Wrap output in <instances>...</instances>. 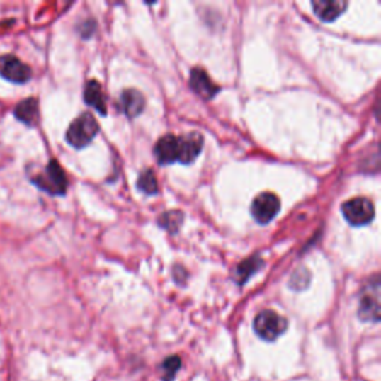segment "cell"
<instances>
[{"label": "cell", "instance_id": "6da1fadb", "mask_svg": "<svg viewBox=\"0 0 381 381\" xmlns=\"http://www.w3.org/2000/svg\"><path fill=\"white\" fill-rule=\"evenodd\" d=\"M98 133V124L90 112L81 113L78 118L73 121L66 133V140L70 146L76 149H82L90 144L93 139Z\"/></svg>", "mask_w": 381, "mask_h": 381}, {"label": "cell", "instance_id": "7a4b0ae2", "mask_svg": "<svg viewBox=\"0 0 381 381\" xmlns=\"http://www.w3.org/2000/svg\"><path fill=\"white\" fill-rule=\"evenodd\" d=\"M32 182L51 195H64L69 186L67 176L55 159H51L42 173L33 176Z\"/></svg>", "mask_w": 381, "mask_h": 381}, {"label": "cell", "instance_id": "3957f363", "mask_svg": "<svg viewBox=\"0 0 381 381\" xmlns=\"http://www.w3.org/2000/svg\"><path fill=\"white\" fill-rule=\"evenodd\" d=\"M254 329L263 341H274L288 329V320L273 310H263L255 317Z\"/></svg>", "mask_w": 381, "mask_h": 381}, {"label": "cell", "instance_id": "277c9868", "mask_svg": "<svg viewBox=\"0 0 381 381\" xmlns=\"http://www.w3.org/2000/svg\"><path fill=\"white\" fill-rule=\"evenodd\" d=\"M341 212L351 227H365L373 222L375 207L371 200L365 197H356L346 201L341 206Z\"/></svg>", "mask_w": 381, "mask_h": 381}, {"label": "cell", "instance_id": "5b68a950", "mask_svg": "<svg viewBox=\"0 0 381 381\" xmlns=\"http://www.w3.org/2000/svg\"><path fill=\"white\" fill-rule=\"evenodd\" d=\"M358 314L363 322H374V324H377V322L380 320V277L378 275H374L373 280L362 290Z\"/></svg>", "mask_w": 381, "mask_h": 381}, {"label": "cell", "instance_id": "8992f818", "mask_svg": "<svg viewBox=\"0 0 381 381\" xmlns=\"http://www.w3.org/2000/svg\"><path fill=\"white\" fill-rule=\"evenodd\" d=\"M280 207H282L280 198H278L275 194L262 193L254 200L251 212L258 224L267 225L278 215Z\"/></svg>", "mask_w": 381, "mask_h": 381}, {"label": "cell", "instance_id": "52a82bcc", "mask_svg": "<svg viewBox=\"0 0 381 381\" xmlns=\"http://www.w3.org/2000/svg\"><path fill=\"white\" fill-rule=\"evenodd\" d=\"M0 76L11 82L24 84L32 78V69L23 63L18 57L6 54L0 57Z\"/></svg>", "mask_w": 381, "mask_h": 381}, {"label": "cell", "instance_id": "ba28073f", "mask_svg": "<svg viewBox=\"0 0 381 381\" xmlns=\"http://www.w3.org/2000/svg\"><path fill=\"white\" fill-rule=\"evenodd\" d=\"M189 86L193 88V91L195 94H198L201 98L204 100H210L213 98L219 91H221V88H219L207 75V72L201 69V67H195L190 70L189 75Z\"/></svg>", "mask_w": 381, "mask_h": 381}, {"label": "cell", "instance_id": "9c48e42d", "mask_svg": "<svg viewBox=\"0 0 381 381\" xmlns=\"http://www.w3.org/2000/svg\"><path fill=\"white\" fill-rule=\"evenodd\" d=\"M154 155L157 157L158 163L167 166L178 163L179 159V137H176L173 135H166L161 137L155 148H154Z\"/></svg>", "mask_w": 381, "mask_h": 381}, {"label": "cell", "instance_id": "30bf717a", "mask_svg": "<svg viewBox=\"0 0 381 381\" xmlns=\"http://www.w3.org/2000/svg\"><path fill=\"white\" fill-rule=\"evenodd\" d=\"M203 149V137L197 131L179 137V163L190 164L198 158Z\"/></svg>", "mask_w": 381, "mask_h": 381}, {"label": "cell", "instance_id": "8fae6325", "mask_svg": "<svg viewBox=\"0 0 381 381\" xmlns=\"http://www.w3.org/2000/svg\"><path fill=\"white\" fill-rule=\"evenodd\" d=\"M348 4L343 0H313L312 8L316 17L324 23H332L341 17Z\"/></svg>", "mask_w": 381, "mask_h": 381}, {"label": "cell", "instance_id": "7c38bea8", "mask_svg": "<svg viewBox=\"0 0 381 381\" xmlns=\"http://www.w3.org/2000/svg\"><path fill=\"white\" fill-rule=\"evenodd\" d=\"M120 108L130 120H133L143 112L144 97L140 91L135 90V88H128V90H124L121 94Z\"/></svg>", "mask_w": 381, "mask_h": 381}, {"label": "cell", "instance_id": "4fadbf2b", "mask_svg": "<svg viewBox=\"0 0 381 381\" xmlns=\"http://www.w3.org/2000/svg\"><path fill=\"white\" fill-rule=\"evenodd\" d=\"M13 115L18 121H21L25 125H35L39 120V103L38 100L30 97L25 98L16 106L13 109Z\"/></svg>", "mask_w": 381, "mask_h": 381}, {"label": "cell", "instance_id": "5bb4252c", "mask_svg": "<svg viewBox=\"0 0 381 381\" xmlns=\"http://www.w3.org/2000/svg\"><path fill=\"white\" fill-rule=\"evenodd\" d=\"M84 98L86 105L93 106L98 113L106 115L108 110H106L103 90H101V85L97 81H90L85 85Z\"/></svg>", "mask_w": 381, "mask_h": 381}, {"label": "cell", "instance_id": "9a60e30c", "mask_svg": "<svg viewBox=\"0 0 381 381\" xmlns=\"http://www.w3.org/2000/svg\"><path fill=\"white\" fill-rule=\"evenodd\" d=\"M262 266L263 261L258 255L244 259L236 270V282L239 285H244Z\"/></svg>", "mask_w": 381, "mask_h": 381}, {"label": "cell", "instance_id": "2e32d148", "mask_svg": "<svg viewBox=\"0 0 381 381\" xmlns=\"http://www.w3.org/2000/svg\"><path fill=\"white\" fill-rule=\"evenodd\" d=\"M183 224V213L179 212V210H170V212H166L159 216L158 219V225L169 231L170 234H176L181 227Z\"/></svg>", "mask_w": 381, "mask_h": 381}, {"label": "cell", "instance_id": "e0dca14e", "mask_svg": "<svg viewBox=\"0 0 381 381\" xmlns=\"http://www.w3.org/2000/svg\"><path fill=\"white\" fill-rule=\"evenodd\" d=\"M137 188L142 190V193L148 194V195H155L158 193V181L157 176L154 174L152 170H143L139 174L137 179Z\"/></svg>", "mask_w": 381, "mask_h": 381}, {"label": "cell", "instance_id": "ac0fdd59", "mask_svg": "<svg viewBox=\"0 0 381 381\" xmlns=\"http://www.w3.org/2000/svg\"><path fill=\"white\" fill-rule=\"evenodd\" d=\"M182 360L179 356H170L163 362V381H171L181 370Z\"/></svg>", "mask_w": 381, "mask_h": 381}, {"label": "cell", "instance_id": "d6986e66", "mask_svg": "<svg viewBox=\"0 0 381 381\" xmlns=\"http://www.w3.org/2000/svg\"><path fill=\"white\" fill-rule=\"evenodd\" d=\"M310 274L307 273L304 268H302V274L300 271H297L294 275H292V280H290V288L292 289H305L307 288V283L302 282V277H309Z\"/></svg>", "mask_w": 381, "mask_h": 381}]
</instances>
